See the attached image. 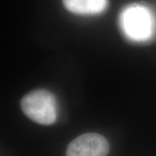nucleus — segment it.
<instances>
[{
	"label": "nucleus",
	"instance_id": "1",
	"mask_svg": "<svg viewBox=\"0 0 156 156\" xmlns=\"http://www.w3.org/2000/svg\"><path fill=\"white\" fill-rule=\"evenodd\" d=\"M123 34L134 42H146L156 33V20L149 8L133 5L124 9L120 17Z\"/></svg>",
	"mask_w": 156,
	"mask_h": 156
},
{
	"label": "nucleus",
	"instance_id": "2",
	"mask_svg": "<svg viewBox=\"0 0 156 156\" xmlns=\"http://www.w3.org/2000/svg\"><path fill=\"white\" fill-rule=\"evenodd\" d=\"M23 114L41 125H50L57 118V102L55 95L46 89H37L21 100Z\"/></svg>",
	"mask_w": 156,
	"mask_h": 156
},
{
	"label": "nucleus",
	"instance_id": "3",
	"mask_svg": "<svg viewBox=\"0 0 156 156\" xmlns=\"http://www.w3.org/2000/svg\"><path fill=\"white\" fill-rule=\"evenodd\" d=\"M109 145L106 138L96 133L83 134L68 146L66 156H107Z\"/></svg>",
	"mask_w": 156,
	"mask_h": 156
},
{
	"label": "nucleus",
	"instance_id": "4",
	"mask_svg": "<svg viewBox=\"0 0 156 156\" xmlns=\"http://www.w3.org/2000/svg\"><path fill=\"white\" fill-rule=\"evenodd\" d=\"M68 11L78 15H95L105 11L108 0H62Z\"/></svg>",
	"mask_w": 156,
	"mask_h": 156
}]
</instances>
